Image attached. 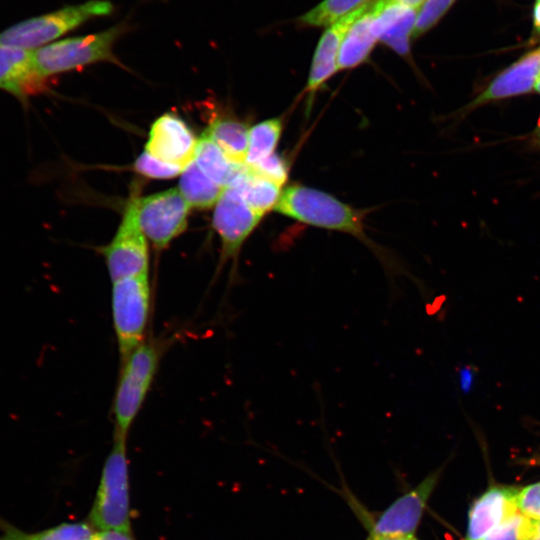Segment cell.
<instances>
[{"mask_svg": "<svg viewBox=\"0 0 540 540\" xmlns=\"http://www.w3.org/2000/svg\"><path fill=\"white\" fill-rule=\"evenodd\" d=\"M513 487L495 486L482 494L469 511L467 540H481L491 530L518 512Z\"/></svg>", "mask_w": 540, "mask_h": 540, "instance_id": "cell-15", "label": "cell"}, {"mask_svg": "<svg viewBox=\"0 0 540 540\" xmlns=\"http://www.w3.org/2000/svg\"><path fill=\"white\" fill-rule=\"evenodd\" d=\"M282 118H272L249 129L248 151L245 164L253 166L275 153L282 131Z\"/></svg>", "mask_w": 540, "mask_h": 540, "instance_id": "cell-24", "label": "cell"}, {"mask_svg": "<svg viewBox=\"0 0 540 540\" xmlns=\"http://www.w3.org/2000/svg\"><path fill=\"white\" fill-rule=\"evenodd\" d=\"M537 523L517 512L481 540H532L537 538Z\"/></svg>", "mask_w": 540, "mask_h": 540, "instance_id": "cell-25", "label": "cell"}, {"mask_svg": "<svg viewBox=\"0 0 540 540\" xmlns=\"http://www.w3.org/2000/svg\"><path fill=\"white\" fill-rule=\"evenodd\" d=\"M150 296L149 273L112 282V319L121 362L145 341Z\"/></svg>", "mask_w": 540, "mask_h": 540, "instance_id": "cell-6", "label": "cell"}, {"mask_svg": "<svg viewBox=\"0 0 540 540\" xmlns=\"http://www.w3.org/2000/svg\"><path fill=\"white\" fill-rule=\"evenodd\" d=\"M112 3L89 0L21 21L0 32V44L36 50L84 23L111 14Z\"/></svg>", "mask_w": 540, "mask_h": 540, "instance_id": "cell-3", "label": "cell"}, {"mask_svg": "<svg viewBox=\"0 0 540 540\" xmlns=\"http://www.w3.org/2000/svg\"><path fill=\"white\" fill-rule=\"evenodd\" d=\"M537 537H540V521L537 523Z\"/></svg>", "mask_w": 540, "mask_h": 540, "instance_id": "cell-36", "label": "cell"}, {"mask_svg": "<svg viewBox=\"0 0 540 540\" xmlns=\"http://www.w3.org/2000/svg\"><path fill=\"white\" fill-rule=\"evenodd\" d=\"M262 216L232 188L226 187L215 204L213 228L221 242L220 262L237 261L240 250L258 226Z\"/></svg>", "mask_w": 540, "mask_h": 540, "instance_id": "cell-9", "label": "cell"}, {"mask_svg": "<svg viewBox=\"0 0 540 540\" xmlns=\"http://www.w3.org/2000/svg\"><path fill=\"white\" fill-rule=\"evenodd\" d=\"M532 540H540V537L534 538V539H532Z\"/></svg>", "mask_w": 540, "mask_h": 540, "instance_id": "cell-37", "label": "cell"}, {"mask_svg": "<svg viewBox=\"0 0 540 540\" xmlns=\"http://www.w3.org/2000/svg\"><path fill=\"white\" fill-rule=\"evenodd\" d=\"M390 1L397 2L399 4H402L408 7L420 8V6L424 3L425 0H390Z\"/></svg>", "mask_w": 540, "mask_h": 540, "instance_id": "cell-32", "label": "cell"}, {"mask_svg": "<svg viewBox=\"0 0 540 540\" xmlns=\"http://www.w3.org/2000/svg\"><path fill=\"white\" fill-rule=\"evenodd\" d=\"M368 540H373L371 537Z\"/></svg>", "mask_w": 540, "mask_h": 540, "instance_id": "cell-38", "label": "cell"}, {"mask_svg": "<svg viewBox=\"0 0 540 540\" xmlns=\"http://www.w3.org/2000/svg\"><path fill=\"white\" fill-rule=\"evenodd\" d=\"M88 522L97 530L131 531L126 439L114 436Z\"/></svg>", "mask_w": 540, "mask_h": 540, "instance_id": "cell-4", "label": "cell"}, {"mask_svg": "<svg viewBox=\"0 0 540 540\" xmlns=\"http://www.w3.org/2000/svg\"><path fill=\"white\" fill-rule=\"evenodd\" d=\"M375 7V28L379 42L406 57L410 53L419 8L390 0H375Z\"/></svg>", "mask_w": 540, "mask_h": 540, "instance_id": "cell-16", "label": "cell"}, {"mask_svg": "<svg viewBox=\"0 0 540 540\" xmlns=\"http://www.w3.org/2000/svg\"><path fill=\"white\" fill-rule=\"evenodd\" d=\"M534 91L537 92L538 94H540V74H539L538 79L536 81Z\"/></svg>", "mask_w": 540, "mask_h": 540, "instance_id": "cell-35", "label": "cell"}, {"mask_svg": "<svg viewBox=\"0 0 540 540\" xmlns=\"http://www.w3.org/2000/svg\"><path fill=\"white\" fill-rule=\"evenodd\" d=\"M372 0H323L296 19L299 28H327Z\"/></svg>", "mask_w": 540, "mask_h": 540, "instance_id": "cell-23", "label": "cell"}, {"mask_svg": "<svg viewBox=\"0 0 540 540\" xmlns=\"http://www.w3.org/2000/svg\"><path fill=\"white\" fill-rule=\"evenodd\" d=\"M227 187L234 189L262 217L275 209L283 190L282 186L259 176L246 164L239 167Z\"/></svg>", "mask_w": 540, "mask_h": 540, "instance_id": "cell-18", "label": "cell"}, {"mask_svg": "<svg viewBox=\"0 0 540 540\" xmlns=\"http://www.w3.org/2000/svg\"><path fill=\"white\" fill-rule=\"evenodd\" d=\"M224 189L206 176L194 160L181 173L179 191L190 207L207 209L215 206Z\"/></svg>", "mask_w": 540, "mask_h": 540, "instance_id": "cell-21", "label": "cell"}, {"mask_svg": "<svg viewBox=\"0 0 540 540\" xmlns=\"http://www.w3.org/2000/svg\"><path fill=\"white\" fill-rule=\"evenodd\" d=\"M437 473L428 476L413 490L396 500L377 520L371 537L412 535L436 484Z\"/></svg>", "mask_w": 540, "mask_h": 540, "instance_id": "cell-13", "label": "cell"}, {"mask_svg": "<svg viewBox=\"0 0 540 540\" xmlns=\"http://www.w3.org/2000/svg\"><path fill=\"white\" fill-rule=\"evenodd\" d=\"M532 140L536 146L540 148V117L538 119L537 125L534 129Z\"/></svg>", "mask_w": 540, "mask_h": 540, "instance_id": "cell-34", "label": "cell"}, {"mask_svg": "<svg viewBox=\"0 0 540 540\" xmlns=\"http://www.w3.org/2000/svg\"><path fill=\"white\" fill-rule=\"evenodd\" d=\"M456 0H425L416 18L413 38H418L431 30L448 12Z\"/></svg>", "mask_w": 540, "mask_h": 540, "instance_id": "cell-26", "label": "cell"}, {"mask_svg": "<svg viewBox=\"0 0 540 540\" xmlns=\"http://www.w3.org/2000/svg\"><path fill=\"white\" fill-rule=\"evenodd\" d=\"M198 139L186 122L165 113L152 124L145 151L168 164L185 168L194 160Z\"/></svg>", "mask_w": 540, "mask_h": 540, "instance_id": "cell-10", "label": "cell"}, {"mask_svg": "<svg viewBox=\"0 0 540 540\" xmlns=\"http://www.w3.org/2000/svg\"><path fill=\"white\" fill-rule=\"evenodd\" d=\"M96 529L88 522H65L28 532L0 517V540H93Z\"/></svg>", "mask_w": 540, "mask_h": 540, "instance_id": "cell-20", "label": "cell"}, {"mask_svg": "<svg viewBox=\"0 0 540 540\" xmlns=\"http://www.w3.org/2000/svg\"><path fill=\"white\" fill-rule=\"evenodd\" d=\"M298 222L350 234L372 249L387 267L388 272L397 270L387 252L375 244L365 233L366 212L356 209L331 194L302 184H293L282 190L274 209Z\"/></svg>", "mask_w": 540, "mask_h": 540, "instance_id": "cell-1", "label": "cell"}, {"mask_svg": "<svg viewBox=\"0 0 540 540\" xmlns=\"http://www.w3.org/2000/svg\"><path fill=\"white\" fill-rule=\"evenodd\" d=\"M375 16V0H372L365 12L352 24L342 42L338 57L339 70L355 68L369 58L379 42Z\"/></svg>", "mask_w": 540, "mask_h": 540, "instance_id": "cell-17", "label": "cell"}, {"mask_svg": "<svg viewBox=\"0 0 540 540\" xmlns=\"http://www.w3.org/2000/svg\"><path fill=\"white\" fill-rule=\"evenodd\" d=\"M533 23L536 30L540 32V0L536 1L533 9Z\"/></svg>", "mask_w": 540, "mask_h": 540, "instance_id": "cell-31", "label": "cell"}, {"mask_svg": "<svg viewBox=\"0 0 540 540\" xmlns=\"http://www.w3.org/2000/svg\"><path fill=\"white\" fill-rule=\"evenodd\" d=\"M540 74V47L529 51L499 72L471 100L465 110H473L490 102L504 100L534 91Z\"/></svg>", "mask_w": 540, "mask_h": 540, "instance_id": "cell-11", "label": "cell"}, {"mask_svg": "<svg viewBox=\"0 0 540 540\" xmlns=\"http://www.w3.org/2000/svg\"><path fill=\"white\" fill-rule=\"evenodd\" d=\"M194 162L206 176L225 188L243 165L233 163L205 131L198 139Z\"/></svg>", "mask_w": 540, "mask_h": 540, "instance_id": "cell-22", "label": "cell"}, {"mask_svg": "<svg viewBox=\"0 0 540 540\" xmlns=\"http://www.w3.org/2000/svg\"><path fill=\"white\" fill-rule=\"evenodd\" d=\"M48 87L36 66L34 50L0 44V89L21 103Z\"/></svg>", "mask_w": 540, "mask_h": 540, "instance_id": "cell-12", "label": "cell"}, {"mask_svg": "<svg viewBox=\"0 0 540 540\" xmlns=\"http://www.w3.org/2000/svg\"><path fill=\"white\" fill-rule=\"evenodd\" d=\"M205 132L233 163L245 164L249 128L244 122L232 117L215 118Z\"/></svg>", "mask_w": 540, "mask_h": 540, "instance_id": "cell-19", "label": "cell"}, {"mask_svg": "<svg viewBox=\"0 0 540 540\" xmlns=\"http://www.w3.org/2000/svg\"><path fill=\"white\" fill-rule=\"evenodd\" d=\"M369 3L330 25L316 46L305 92L313 96L339 70L338 57L342 42L352 24L365 12Z\"/></svg>", "mask_w": 540, "mask_h": 540, "instance_id": "cell-14", "label": "cell"}, {"mask_svg": "<svg viewBox=\"0 0 540 540\" xmlns=\"http://www.w3.org/2000/svg\"><path fill=\"white\" fill-rule=\"evenodd\" d=\"M126 30V24L121 23L97 33L69 37L40 47L34 50L37 69L48 79L97 62L119 64L113 48Z\"/></svg>", "mask_w": 540, "mask_h": 540, "instance_id": "cell-5", "label": "cell"}, {"mask_svg": "<svg viewBox=\"0 0 540 540\" xmlns=\"http://www.w3.org/2000/svg\"><path fill=\"white\" fill-rule=\"evenodd\" d=\"M93 540H135L131 531L101 530L96 531Z\"/></svg>", "mask_w": 540, "mask_h": 540, "instance_id": "cell-30", "label": "cell"}, {"mask_svg": "<svg viewBox=\"0 0 540 540\" xmlns=\"http://www.w3.org/2000/svg\"><path fill=\"white\" fill-rule=\"evenodd\" d=\"M136 196L132 194L127 202L113 239L101 248L111 282L149 273L148 244L138 223Z\"/></svg>", "mask_w": 540, "mask_h": 540, "instance_id": "cell-7", "label": "cell"}, {"mask_svg": "<svg viewBox=\"0 0 540 540\" xmlns=\"http://www.w3.org/2000/svg\"><path fill=\"white\" fill-rule=\"evenodd\" d=\"M372 538V537H371ZM373 540H416L412 535H397L372 538Z\"/></svg>", "mask_w": 540, "mask_h": 540, "instance_id": "cell-33", "label": "cell"}, {"mask_svg": "<svg viewBox=\"0 0 540 540\" xmlns=\"http://www.w3.org/2000/svg\"><path fill=\"white\" fill-rule=\"evenodd\" d=\"M139 174L151 179H170L181 174L184 168L163 162L148 152L141 153L134 162Z\"/></svg>", "mask_w": 540, "mask_h": 540, "instance_id": "cell-27", "label": "cell"}, {"mask_svg": "<svg viewBox=\"0 0 540 540\" xmlns=\"http://www.w3.org/2000/svg\"><path fill=\"white\" fill-rule=\"evenodd\" d=\"M189 204L179 189H168L136 201L141 230L157 249L166 248L187 228Z\"/></svg>", "mask_w": 540, "mask_h": 540, "instance_id": "cell-8", "label": "cell"}, {"mask_svg": "<svg viewBox=\"0 0 540 540\" xmlns=\"http://www.w3.org/2000/svg\"><path fill=\"white\" fill-rule=\"evenodd\" d=\"M163 351L162 343L145 340L122 361L113 402L114 436L127 439L152 386Z\"/></svg>", "mask_w": 540, "mask_h": 540, "instance_id": "cell-2", "label": "cell"}, {"mask_svg": "<svg viewBox=\"0 0 540 540\" xmlns=\"http://www.w3.org/2000/svg\"><path fill=\"white\" fill-rule=\"evenodd\" d=\"M253 172L283 187L288 177V164L285 159L276 153L260 161L259 163L248 166Z\"/></svg>", "mask_w": 540, "mask_h": 540, "instance_id": "cell-28", "label": "cell"}, {"mask_svg": "<svg viewBox=\"0 0 540 540\" xmlns=\"http://www.w3.org/2000/svg\"><path fill=\"white\" fill-rule=\"evenodd\" d=\"M516 507L525 517L540 521V482L530 484L516 495Z\"/></svg>", "mask_w": 540, "mask_h": 540, "instance_id": "cell-29", "label": "cell"}]
</instances>
